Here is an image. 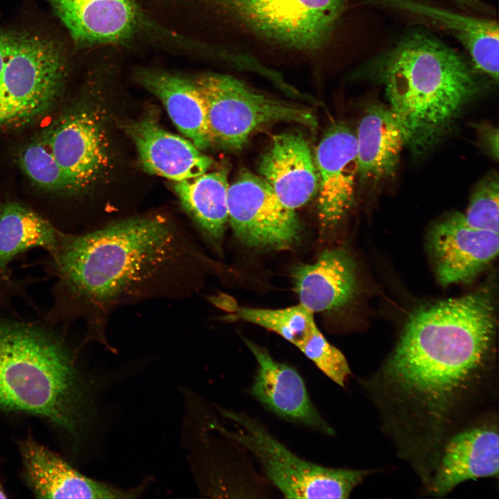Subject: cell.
<instances>
[{
  "instance_id": "5",
  "label": "cell",
  "mask_w": 499,
  "mask_h": 499,
  "mask_svg": "<svg viewBox=\"0 0 499 499\" xmlns=\"http://www.w3.org/2000/svg\"><path fill=\"white\" fill-rule=\"evenodd\" d=\"M74 48L60 24L0 18V128L26 124L55 105L71 74Z\"/></svg>"
},
{
  "instance_id": "7",
  "label": "cell",
  "mask_w": 499,
  "mask_h": 499,
  "mask_svg": "<svg viewBox=\"0 0 499 499\" xmlns=\"http://www.w3.org/2000/svg\"><path fill=\"white\" fill-rule=\"evenodd\" d=\"M195 82L205 101L212 146L240 150L255 130L272 123L317 125L310 109L259 94L231 76L205 73Z\"/></svg>"
},
{
  "instance_id": "8",
  "label": "cell",
  "mask_w": 499,
  "mask_h": 499,
  "mask_svg": "<svg viewBox=\"0 0 499 499\" xmlns=\"http://www.w3.org/2000/svg\"><path fill=\"white\" fill-rule=\"evenodd\" d=\"M254 32L300 50L331 37L347 0H204Z\"/></svg>"
},
{
  "instance_id": "2",
  "label": "cell",
  "mask_w": 499,
  "mask_h": 499,
  "mask_svg": "<svg viewBox=\"0 0 499 499\" xmlns=\"http://www.w3.org/2000/svg\"><path fill=\"white\" fill-rule=\"evenodd\" d=\"M494 333L487 293L414 310L381 371L387 395L412 418L439 430L492 373Z\"/></svg>"
},
{
  "instance_id": "14",
  "label": "cell",
  "mask_w": 499,
  "mask_h": 499,
  "mask_svg": "<svg viewBox=\"0 0 499 499\" xmlns=\"http://www.w3.org/2000/svg\"><path fill=\"white\" fill-rule=\"evenodd\" d=\"M62 232L28 206L15 201L0 203L1 305L13 308L12 301L16 298L31 302L26 291L28 280L16 278L12 264L31 250L51 252Z\"/></svg>"
},
{
  "instance_id": "10",
  "label": "cell",
  "mask_w": 499,
  "mask_h": 499,
  "mask_svg": "<svg viewBox=\"0 0 499 499\" xmlns=\"http://www.w3.org/2000/svg\"><path fill=\"white\" fill-rule=\"evenodd\" d=\"M228 221L236 237L256 250H283L297 244L301 225L259 175L243 170L229 184Z\"/></svg>"
},
{
  "instance_id": "16",
  "label": "cell",
  "mask_w": 499,
  "mask_h": 499,
  "mask_svg": "<svg viewBox=\"0 0 499 499\" xmlns=\"http://www.w3.org/2000/svg\"><path fill=\"white\" fill-rule=\"evenodd\" d=\"M17 445L24 480L36 498H132L139 493V489H117L84 475L31 436Z\"/></svg>"
},
{
  "instance_id": "27",
  "label": "cell",
  "mask_w": 499,
  "mask_h": 499,
  "mask_svg": "<svg viewBox=\"0 0 499 499\" xmlns=\"http://www.w3.org/2000/svg\"><path fill=\"white\" fill-rule=\"evenodd\" d=\"M464 217L471 227L498 231L499 180L491 173L478 184L472 193Z\"/></svg>"
},
{
  "instance_id": "22",
  "label": "cell",
  "mask_w": 499,
  "mask_h": 499,
  "mask_svg": "<svg viewBox=\"0 0 499 499\" xmlns=\"http://www.w3.org/2000/svg\"><path fill=\"white\" fill-rule=\"evenodd\" d=\"M356 134L357 179L376 184L396 173L405 142L388 107L371 104L359 121Z\"/></svg>"
},
{
  "instance_id": "21",
  "label": "cell",
  "mask_w": 499,
  "mask_h": 499,
  "mask_svg": "<svg viewBox=\"0 0 499 499\" xmlns=\"http://www.w3.org/2000/svg\"><path fill=\"white\" fill-rule=\"evenodd\" d=\"M292 279L300 304L313 313L344 307L358 287L354 261L340 248L323 251L313 263L295 266Z\"/></svg>"
},
{
  "instance_id": "6",
  "label": "cell",
  "mask_w": 499,
  "mask_h": 499,
  "mask_svg": "<svg viewBox=\"0 0 499 499\" xmlns=\"http://www.w3.org/2000/svg\"><path fill=\"white\" fill-rule=\"evenodd\" d=\"M236 424L219 432L253 454L266 477L289 498H348L369 470L327 468L300 458L274 438L258 421L243 413L222 411Z\"/></svg>"
},
{
  "instance_id": "18",
  "label": "cell",
  "mask_w": 499,
  "mask_h": 499,
  "mask_svg": "<svg viewBox=\"0 0 499 499\" xmlns=\"http://www.w3.org/2000/svg\"><path fill=\"white\" fill-rule=\"evenodd\" d=\"M245 342L258 363L251 387L252 395L279 416L325 434H333V429L310 400L299 374L294 368L275 360L263 347L245 339Z\"/></svg>"
},
{
  "instance_id": "25",
  "label": "cell",
  "mask_w": 499,
  "mask_h": 499,
  "mask_svg": "<svg viewBox=\"0 0 499 499\" xmlns=\"http://www.w3.org/2000/svg\"><path fill=\"white\" fill-rule=\"evenodd\" d=\"M228 305L232 317L276 333L297 348L317 327L313 313L300 304L279 309L238 306L233 301Z\"/></svg>"
},
{
  "instance_id": "26",
  "label": "cell",
  "mask_w": 499,
  "mask_h": 499,
  "mask_svg": "<svg viewBox=\"0 0 499 499\" xmlns=\"http://www.w3.org/2000/svg\"><path fill=\"white\" fill-rule=\"evenodd\" d=\"M19 166L29 180L48 191L73 192L71 182L53 154L44 132L18 152Z\"/></svg>"
},
{
  "instance_id": "15",
  "label": "cell",
  "mask_w": 499,
  "mask_h": 499,
  "mask_svg": "<svg viewBox=\"0 0 499 499\" xmlns=\"http://www.w3.org/2000/svg\"><path fill=\"white\" fill-rule=\"evenodd\" d=\"M76 49L117 43L140 30L134 0H45Z\"/></svg>"
},
{
  "instance_id": "23",
  "label": "cell",
  "mask_w": 499,
  "mask_h": 499,
  "mask_svg": "<svg viewBox=\"0 0 499 499\" xmlns=\"http://www.w3.org/2000/svg\"><path fill=\"white\" fill-rule=\"evenodd\" d=\"M137 78L160 100L179 131L198 148L212 146L205 101L195 80L155 69H142Z\"/></svg>"
},
{
  "instance_id": "29",
  "label": "cell",
  "mask_w": 499,
  "mask_h": 499,
  "mask_svg": "<svg viewBox=\"0 0 499 499\" xmlns=\"http://www.w3.org/2000/svg\"><path fill=\"white\" fill-rule=\"evenodd\" d=\"M479 139L483 148L496 160L498 156V128L482 123L476 126Z\"/></svg>"
},
{
  "instance_id": "20",
  "label": "cell",
  "mask_w": 499,
  "mask_h": 499,
  "mask_svg": "<svg viewBox=\"0 0 499 499\" xmlns=\"http://www.w3.org/2000/svg\"><path fill=\"white\" fill-rule=\"evenodd\" d=\"M498 445V429L493 425L473 426L454 435L444 446L432 480V493L444 496L465 481L497 478Z\"/></svg>"
},
{
  "instance_id": "1",
  "label": "cell",
  "mask_w": 499,
  "mask_h": 499,
  "mask_svg": "<svg viewBox=\"0 0 499 499\" xmlns=\"http://www.w3.org/2000/svg\"><path fill=\"white\" fill-rule=\"evenodd\" d=\"M54 277L52 306L44 317L66 329L82 322L85 342L110 349L107 330L119 308L150 299L194 295L207 257L167 217L125 218L78 234L62 232L48 254Z\"/></svg>"
},
{
  "instance_id": "30",
  "label": "cell",
  "mask_w": 499,
  "mask_h": 499,
  "mask_svg": "<svg viewBox=\"0 0 499 499\" xmlns=\"http://www.w3.org/2000/svg\"><path fill=\"white\" fill-rule=\"evenodd\" d=\"M461 8L481 14L492 13L491 8L482 0H451Z\"/></svg>"
},
{
  "instance_id": "9",
  "label": "cell",
  "mask_w": 499,
  "mask_h": 499,
  "mask_svg": "<svg viewBox=\"0 0 499 499\" xmlns=\"http://www.w3.org/2000/svg\"><path fill=\"white\" fill-rule=\"evenodd\" d=\"M107 122L106 110L100 100L82 99L44 130L73 192L98 183L111 166Z\"/></svg>"
},
{
  "instance_id": "28",
  "label": "cell",
  "mask_w": 499,
  "mask_h": 499,
  "mask_svg": "<svg viewBox=\"0 0 499 499\" xmlns=\"http://www.w3.org/2000/svg\"><path fill=\"white\" fill-rule=\"evenodd\" d=\"M298 349L329 378L341 387L351 374L344 354L330 344L317 327Z\"/></svg>"
},
{
  "instance_id": "31",
  "label": "cell",
  "mask_w": 499,
  "mask_h": 499,
  "mask_svg": "<svg viewBox=\"0 0 499 499\" xmlns=\"http://www.w3.org/2000/svg\"><path fill=\"white\" fill-rule=\"evenodd\" d=\"M7 498L6 493L0 482V498Z\"/></svg>"
},
{
  "instance_id": "4",
  "label": "cell",
  "mask_w": 499,
  "mask_h": 499,
  "mask_svg": "<svg viewBox=\"0 0 499 499\" xmlns=\"http://www.w3.org/2000/svg\"><path fill=\"white\" fill-rule=\"evenodd\" d=\"M358 73L383 85L405 146L414 153L442 139L483 89L471 60L422 31L406 35Z\"/></svg>"
},
{
  "instance_id": "24",
  "label": "cell",
  "mask_w": 499,
  "mask_h": 499,
  "mask_svg": "<svg viewBox=\"0 0 499 499\" xmlns=\"http://www.w3.org/2000/svg\"><path fill=\"white\" fill-rule=\"evenodd\" d=\"M229 186L228 172L223 168L173 184L182 208L203 239L217 250L228 222Z\"/></svg>"
},
{
  "instance_id": "11",
  "label": "cell",
  "mask_w": 499,
  "mask_h": 499,
  "mask_svg": "<svg viewBox=\"0 0 499 499\" xmlns=\"http://www.w3.org/2000/svg\"><path fill=\"white\" fill-rule=\"evenodd\" d=\"M315 161L317 214L324 232L335 227L353 203L358 171L355 133L344 123L331 125L317 145Z\"/></svg>"
},
{
  "instance_id": "19",
  "label": "cell",
  "mask_w": 499,
  "mask_h": 499,
  "mask_svg": "<svg viewBox=\"0 0 499 499\" xmlns=\"http://www.w3.org/2000/svg\"><path fill=\"white\" fill-rule=\"evenodd\" d=\"M125 128L141 166L150 174L180 182L207 172L213 164L190 140L164 130L150 116L130 122Z\"/></svg>"
},
{
  "instance_id": "13",
  "label": "cell",
  "mask_w": 499,
  "mask_h": 499,
  "mask_svg": "<svg viewBox=\"0 0 499 499\" xmlns=\"http://www.w3.org/2000/svg\"><path fill=\"white\" fill-rule=\"evenodd\" d=\"M371 6L409 16L456 39L468 52L474 67L498 80V24L491 19L452 11L418 0H367Z\"/></svg>"
},
{
  "instance_id": "3",
  "label": "cell",
  "mask_w": 499,
  "mask_h": 499,
  "mask_svg": "<svg viewBox=\"0 0 499 499\" xmlns=\"http://www.w3.org/2000/svg\"><path fill=\"white\" fill-rule=\"evenodd\" d=\"M91 383L64 331L0 304V412L37 417L72 440L92 417Z\"/></svg>"
},
{
  "instance_id": "17",
  "label": "cell",
  "mask_w": 499,
  "mask_h": 499,
  "mask_svg": "<svg viewBox=\"0 0 499 499\" xmlns=\"http://www.w3.org/2000/svg\"><path fill=\"white\" fill-rule=\"evenodd\" d=\"M259 173L290 209L305 205L317 195L318 175L315 158L300 132L273 136L261 157Z\"/></svg>"
},
{
  "instance_id": "12",
  "label": "cell",
  "mask_w": 499,
  "mask_h": 499,
  "mask_svg": "<svg viewBox=\"0 0 499 499\" xmlns=\"http://www.w3.org/2000/svg\"><path fill=\"white\" fill-rule=\"evenodd\" d=\"M498 231L470 227L454 213L434 225L428 236L439 281L443 286L475 278L498 253Z\"/></svg>"
}]
</instances>
